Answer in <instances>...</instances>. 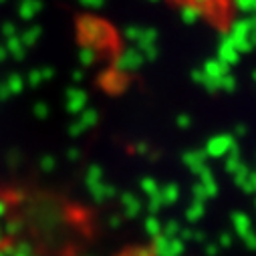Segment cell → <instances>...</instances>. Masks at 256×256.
Wrapping results in <instances>:
<instances>
[{
	"mask_svg": "<svg viewBox=\"0 0 256 256\" xmlns=\"http://www.w3.org/2000/svg\"><path fill=\"white\" fill-rule=\"evenodd\" d=\"M164 2L204 22L218 34L232 32L240 16V0H164Z\"/></svg>",
	"mask_w": 256,
	"mask_h": 256,
	"instance_id": "6da1fadb",
	"label": "cell"
}]
</instances>
